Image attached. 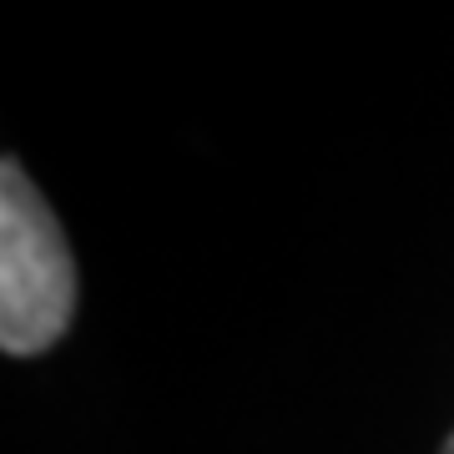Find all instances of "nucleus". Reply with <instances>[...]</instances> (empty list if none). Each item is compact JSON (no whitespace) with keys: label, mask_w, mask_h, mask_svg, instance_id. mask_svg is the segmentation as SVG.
I'll return each mask as SVG.
<instances>
[{"label":"nucleus","mask_w":454,"mask_h":454,"mask_svg":"<svg viewBox=\"0 0 454 454\" xmlns=\"http://www.w3.org/2000/svg\"><path fill=\"white\" fill-rule=\"evenodd\" d=\"M439 454H454V429H450V439H444V450H439Z\"/></svg>","instance_id":"f03ea898"},{"label":"nucleus","mask_w":454,"mask_h":454,"mask_svg":"<svg viewBox=\"0 0 454 454\" xmlns=\"http://www.w3.org/2000/svg\"><path fill=\"white\" fill-rule=\"evenodd\" d=\"M76 313V262L46 197L16 157L0 162V348L16 358L61 343Z\"/></svg>","instance_id":"f257e3e1"}]
</instances>
